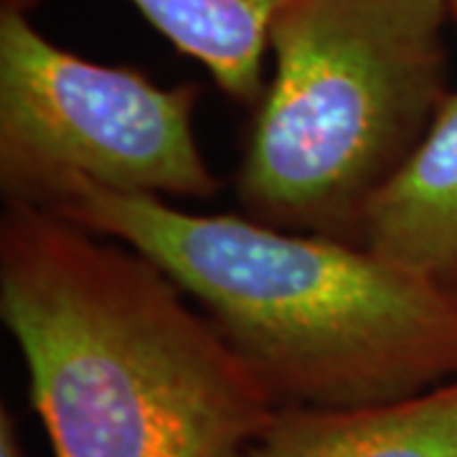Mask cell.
<instances>
[{"mask_svg":"<svg viewBox=\"0 0 457 457\" xmlns=\"http://www.w3.org/2000/svg\"><path fill=\"white\" fill-rule=\"evenodd\" d=\"M158 264L5 204L0 318L54 457H246L275 399Z\"/></svg>","mask_w":457,"mask_h":457,"instance_id":"6da1fadb","label":"cell"},{"mask_svg":"<svg viewBox=\"0 0 457 457\" xmlns=\"http://www.w3.org/2000/svg\"><path fill=\"white\" fill-rule=\"evenodd\" d=\"M51 212L158 264L278 407H371L457 381V300L366 245L84 180Z\"/></svg>","mask_w":457,"mask_h":457,"instance_id":"7a4b0ae2","label":"cell"},{"mask_svg":"<svg viewBox=\"0 0 457 457\" xmlns=\"http://www.w3.org/2000/svg\"><path fill=\"white\" fill-rule=\"evenodd\" d=\"M445 0H287L237 176L249 219L361 245L447 89Z\"/></svg>","mask_w":457,"mask_h":457,"instance_id":"3957f363","label":"cell"},{"mask_svg":"<svg viewBox=\"0 0 457 457\" xmlns=\"http://www.w3.org/2000/svg\"><path fill=\"white\" fill-rule=\"evenodd\" d=\"M198 87H158L82 59L21 11H0V191L54 209L71 183L114 194L209 198L219 179L196 137Z\"/></svg>","mask_w":457,"mask_h":457,"instance_id":"277c9868","label":"cell"},{"mask_svg":"<svg viewBox=\"0 0 457 457\" xmlns=\"http://www.w3.org/2000/svg\"><path fill=\"white\" fill-rule=\"evenodd\" d=\"M361 245L457 300V92L369 206Z\"/></svg>","mask_w":457,"mask_h":457,"instance_id":"5b68a950","label":"cell"},{"mask_svg":"<svg viewBox=\"0 0 457 457\" xmlns=\"http://www.w3.org/2000/svg\"><path fill=\"white\" fill-rule=\"evenodd\" d=\"M246 457H457V381L371 407H278Z\"/></svg>","mask_w":457,"mask_h":457,"instance_id":"8992f818","label":"cell"},{"mask_svg":"<svg viewBox=\"0 0 457 457\" xmlns=\"http://www.w3.org/2000/svg\"><path fill=\"white\" fill-rule=\"evenodd\" d=\"M180 54L204 66L239 104L264 97V54L287 0H128Z\"/></svg>","mask_w":457,"mask_h":457,"instance_id":"52a82bcc","label":"cell"},{"mask_svg":"<svg viewBox=\"0 0 457 457\" xmlns=\"http://www.w3.org/2000/svg\"><path fill=\"white\" fill-rule=\"evenodd\" d=\"M0 457H26L23 442L18 435L16 417L5 404L0 407Z\"/></svg>","mask_w":457,"mask_h":457,"instance_id":"ba28073f","label":"cell"},{"mask_svg":"<svg viewBox=\"0 0 457 457\" xmlns=\"http://www.w3.org/2000/svg\"><path fill=\"white\" fill-rule=\"evenodd\" d=\"M3 3V11H21L26 13L31 5H36V0H0Z\"/></svg>","mask_w":457,"mask_h":457,"instance_id":"9c48e42d","label":"cell"},{"mask_svg":"<svg viewBox=\"0 0 457 457\" xmlns=\"http://www.w3.org/2000/svg\"><path fill=\"white\" fill-rule=\"evenodd\" d=\"M445 5H447V16H450V21L457 26V0H445Z\"/></svg>","mask_w":457,"mask_h":457,"instance_id":"30bf717a","label":"cell"}]
</instances>
